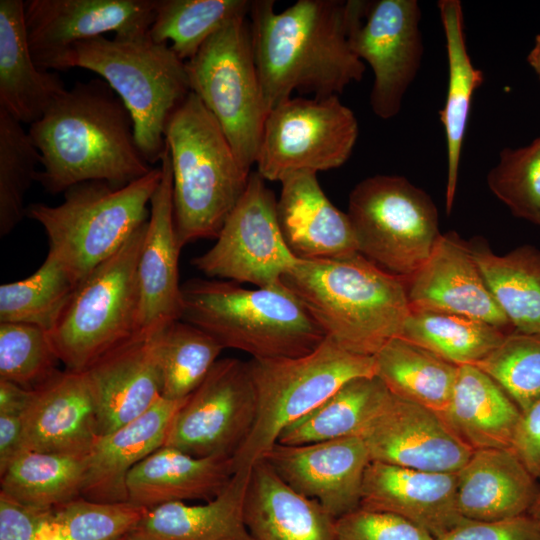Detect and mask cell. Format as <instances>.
Instances as JSON below:
<instances>
[{"label": "cell", "instance_id": "obj_48", "mask_svg": "<svg viewBox=\"0 0 540 540\" xmlns=\"http://www.w3.org/2000/svg\"><path fill=\"white\" fill-rule=\"evenodd\" d=\"M437 540H540V524L529 514L504 520H466Z\"/></svg>", "mask_w": 540, "mask_h": 540}, {"label": "cell", "instance_id": "obj_23", "mask_svg": "<svg viewBox=\"0 0 540 540\" xmlns=\"http://www.w3.org/2000/svg\"><path fill=\"white\" fill-rule=\"evenodd\" d=\"M99 436L95 405L83 372L59 370L33 389L20 452L87 456Z\"/></svg>", "mask_w": 540, "mask_h": 540}, {"label": "cell", "instance_id": "obj_26", "mask_svg": "<svg viewBox=\"0 0 540 540\" xmlns=\"http://www.w3.org/2000/svg\"><path fill=\"white\" fill-rule=\"evenodd\" d=\"M456 473L457 508L469 521L528 514L540 493L537 480L511 448L474 450Z\"/></svg>", "mask_w": 540, "mask_h": 540}, {"label": "cell", "instance_id": "obj_17", "mask_svg": "<svg viewBox=\"0 0 540 540\" xmlns=\"http://www.w3.org/2000/svg\"><path fill=\"white\" fill-rule=\"evenodd\" d=\"M359 436L371 461L427 472L455 473L474 451L437 412L392 394Z\"/></svg>", "mask_w": 540, "mask_h": 540}, {"label": "cell", "instance_id": "obj_40", "mask_svg": "<svg viewBox=\"0 0 540 540\" xmlns=\"http://www.w3.org/2000/svg\"><path fill=\"white\" fill-rule=\"evenodd\" d=\"M147 510L131 502L101 503L80 496L40 511L37 540H120Z\"/></svg>", "mask_w": 540, "mask_h": 540}, {"label": "cell", "instance_id": "obj_28", "mask_svg": "<svg viewBox=\"0 0 540 540\" xmlns=\"http://www.w3.org/2000/svg\"><path fill=\"white\" fill-rule=\"evenodd\" d=\"M235 472L233 457H195L162 446L129 472L128 502L147 509L185 500H211Z\"/></svg>", "mask_w": 540, "mask_h": 540}, {"label": "cell", "instance_id": "obj_10", "mask_svg": "<svg viewBox=\"0 0 540 540\" xmlns=\"http://www.w3.org/2000/svg\"><path fill=\"white\" fill-rule=\"evenodd\" d=\"M199 97L249 170L255 164L269 110L253 54L248 16L233 19L186 62Z\"/></svg>", "mask_w": 540, "mask_h": 540}, {"label": "cell", "instance_id": "obj_45", "mask_svg": "<svg viewBox=\"0 0 540 540\" xmlns=\"http://www.w3.org/2000/svg\"><path fill=\"white\" fill-rule=\"evenodd\" d=\"M487 184L514 216L540 225V137L525 147L503 149Z\"/></svg>", "mask_w": 540, "mask_h": 540}, {"label": "cell", "instance_id": "obj_6", "mask_svg": "<svg viewBox=\"0 0 540 540\" xmlns=\"http://www.w3.org/2000/svg\"><path fill=\"white\" fill-rule=\"evenodd\" d=\"M161 177V167H154L123 187L103 181L83 182L67 189L58 205H28L26 217L43 227L48 254L78 285L148 221Z\"/></svg>", "mask_w": 540, "mask_h": 540}, {"label": "cell", "instance_id": "obj_22", "mask_svg": "<svg viewBox=\"0 0 540 540\" xmlns=\"http://www.w3.org/2000/svg\"><path fill=\"white\" fill-rule=\"evenodd\" d=\"M456 488V472H427L371 461L359 507L398 515L437 540L466 521L457 508Z\"/></svg>", "mask_w": 540, "mask_h": 540}, {"label": "cell", "instance_id": "obj_50", "mask_svg": "<svg viewBox=\"0 0 540 540\" xmlns=\"http://www.w3.org/2000/svg\"><path fill=\"white\" fill-rule=\"evenodd\" d=\"M39 513L0 494V540H37Z\"/></svg>", "mask_w": 540, "mask_h": 540}, {"label": "cell", "instance_id": "obj_31", "mask_svg": "<svg viewBox=\"0 0 540 540\" xmlns=\"http://www.w3.org/2000/svg\"><path fill=\"white\" fill-rule=\"evenodd\" d=\"M473 450L511 448L522 412L506 392L474 365L458 367L451 396L438 413Z\"/></svg>", "mask_w": 540, "mask_h": 540}, {"label": "cell", "instance_id": "obj_30", "mask_svg": "<svg viewBox=\"0 0 540 540\" xmlns=\"http://www.w3.org/2000/svg\"><path fill=\"white\" fill-rule=\"evenodd\" d=\"M251 470H235L225 488L204 504L177 501L148 509L129 537L132 540H251L244 520Z\"/></svg>", "mask_w": 540, "mask_h": 540}, {"label": "cell", "instance_id": "obj_20", "mask_svg": "<svg viewBox=\"0 0 540 540\" xmlns=\"http://www.w3.org/2000/svg\"><path fill=\"white\" fill-rule=\"evenodd\" d=\"M162 177L152 196L150 215L137 264L138 332L166 327L181 320L178 243L173 209V184L168 148L160 160Z\"/></svg>", "mask_w": 540, "mask_h": 540}, {"label": "cell", "instance_id": "obj_27", "mask_svg": "<svg viewBox=\"0 0 540 540\" xmlns=\"http://www.w3.org/2000/svg\"><path fill=\"white\" fill-rule=\"evenodd\" d=\"M244 520L251 540H336V519L293 490L265 459L252 466Z\"/></svg>", "mask_w": 540, "mask_h": 540}, {"label": "cell", "instance_id": "obj_39", "mask_svg": "<svg viewBox=\"0 0 540 540\" xmlns=\"http://www.w3.org/2000/svg\"><path fill=\"white\" fill-rule=\"evenodd\" d=\"M224 347L199 327L175 320L158 337L162 397L186 399L203 382Z\"/></svg>", "mask_w": 540, "mask_h": 540}, {"label": "cell", "instance_id": "obj_21", "mask_svg": "<svg viewBox=\"0 0 540 540\" xmlns=\"http://www.w3.org/2000/svg\"><path fill=\"white\" fill-rule=\"evenodd\" d=\"M404 279L411 309L464 315L502 330L511 326L456 233L440 234L426 262Z\"/></svg>", "mask_w": 540, "mask_h": 540}, {"label": "cell", "instance_id": "obj_16", "mask_svg": "<svg viewBox=\"0 0 540 540\" xmlns=\"http://www.w3.org/2000/svg\"><path fill=\"white\" fill-rule=\"evenodd\" d=\"M155 0H27L24 19L36 65L66 70L73 47L114 33L133 37L149 33Z\"/></svg>", "mask_w": 540, "mask_h": 540}, {"label": "cell", "instance_id": "obj_9", "mask_svg": "<svg viewBox=\"0 0 540 540\" xmlns=\"http://www.w3.org/2000/svg\"><path fill=\"white\" fill-rule=\"evenodd\" d=\"M147 222L77 285L47 332L66 370L85 371L138 332L137 264Z\"/></svg>", "mask_w": 540, "mask_h": 540}, {"label": "cell", "instance_id": "obj_46", "mask_svg": "<svg viewBox=\"0 0 540 540\" xmlns=\"http://www.w3.org/2000/svg\"><path fill=\"white\" fill-rule=\"evenodd\" d=\"M335 530L336 540H435L398 515L360 507L337 518Z\"/></svg>", "mask_w": 540, "mask_h": 540}, {"label": "cell", "instance_id": "obj_51", "mask_svg": "<svg viewBox=\"0 0 540 540\" xmlns=\"http://www.w3.org/2000/svg\"><path fill=\"white\" fill-rule=\"evenodd\" d=\"M527 62L540 78V34L535 37L534 46L527 56Z\"/></svg>", "mask_w": 540, "mask_h": 540}, {"label": "cell", "instance_id": "obj_11", "mask_svg": "<svg viewBox=\"0 0 540 540\" xmlns=\"http://www.w3.org/2000/svg\"><path fill=\"white\" fill-rule=\"evenodd\" d=\"M347 214L358 252L404 278L426 262L440 236L434 202L402 176L360 181L349 195Z\"/></svg>", "mask_w": 540, "mask_h": 540}, {"label": "cell", "instance_id": "obj_19", "mask_svg": "<svg viewBox=\"0 0 540 540\" xmlns=\"http://www.w3.org/2000/svg\"><path fill=\"white\" fill-rule=\"evenodd\" d=\"M162 329L137 332L83 371L100 435L129 423L162 398L157 355Z\"/></svg>", "mask_w": 540, "mask_h": 540}, {"label": "cell", "instance_id": "obj_1", "mask_svg": "<svg viewBox=\"0 0 540 540\" xmlns=\"http://www.w3.org/2000/svg\"><path fill=\"white\" fill-rule=\"evenodd\" d=\"M356 0H298L276 12L253 0L248 15L255 63L270 111L293 92L339 96L363 78L365 63L350 44Z\"/></svg>", "mask_w": 540, "mask_h": 540}, {"label": "cell", "instance_id": "obj_41", "mask_svg": "<svg viewBox=\"0 0 540 540\" xmlns=\"http://www.w3.org/2000/svg\"><path fill=\"white\" fill-rule=\"evenodd\" d=\"M77 284L50 254L25 279L0 286V323H23L50 331Z\"/></svg>", "mask_w": 540, "mask_h": 540}, {"label": "cell", "instance_id": "obj_3", "mask_svg": "<svg viewBox=\"0 0 540 540\" xmlns=\"http://www.w3.org/2000/svg\"><path fill=\"white\" fill-rule=\"evenodd\" d=\"M281 282L341 348L374 356L402 334L411 308L405 279L359 252L301 260Z\"/></svg>", "mask_w": 540, "mask_h": 540}, {"label": "cell", "instance_id": "obj_24", "mask_svg": "<svg viewBox=\"0 0 540 540\" xmlns=\"http://www.w3.org/2000/svg\"><path fill=\"white\" fill-rule=\"evenodd\" d=\"M276 200L280 229L290 251L301 260L329 259L358 252L347 213L322 190L317 173L303 171L281 180Z\"/></svg>", "mask_w": 540, "mask_h": 540}, {"label": "cell", "instance_id": "obj_2", "mask_svg": "<svg viewBox=\"0 0 540 540\" xmlns=\"http://www.w3.org/2000/svg\"><path fill=\"white\" fill-rule=\"evenodd\" d=\"M28 132L40 153L36 181L53 194L88 181L123 187L154 168L137 145L129 111L101 78L77 81Z\"/></svg>", "mask_w": 540, "mask_h": 540}, {"label": "cell", "instance_id": "obj_34", "mask_svg": "<svg viewBox=\"0 0 540 540\" xmlns=\"http://www.w3.org/2000/svg\"><path fill=\"white\" fill-rule=\"evenodd\" d=\"M375 376L389 392L437 413L447 405L458 367L399 336L374 356Z\"/></svg>", "mask_w": 540, "mask_h": 540}, {"label": "cell", "instance_id": "obj_8", "mask_svg": "<svg viewBox=\"0 0 540 540\" xmlns=\"http://www.w3.org/2000/svg\"><path fill=\"white\" fill-rule=\"evenodd\" d=\"M257 393V415L235 453L234 469H249L277 443L282 431L348 381L375 376L373 356L349 352L326 337L313 351L294 358L248 361Z\"/></svg>", "mask_w": 540, "mask_h": 540}, {"label": "cell", "instance_id": "obj_7", "mask_svg": "<svg viewBox=\"0 0 540 540\" xmlns=\"http://www.w3.org/2000/svg\"><path fill=\"white\" fill-rule=\"evenodd\" d=\"M74 67L94 72L112 88L132 117L144 158L160 163L166 124L191 92L186 62L147 33L82 41L67 60L66 69Z\"/></svg>", "mask_w": 540, "mask_h": 540}, {"label": "cell", "instance_id": "obj_4", "mask_svg": "<svg viewBox=\"0 0 540 540\" xmlns=\"http://www.w3.org/2000/svg\"><path fill=\"white\" fill-rule=\"evenodd\" d=\"M164 138L180 247L216 239L252 171L238 159L216 119L193 92L171 114Z\"/></svg>", "mask_w": 540, "mask_h": 540}, {"label": "cell", "instance_id": "obj_33", "mask_svg": "<svg viewBox=\"0 0 540 540\" xmlns=\"http://www.w3.org/2000/svg\"><path fill=\"white\" fill-rule=\"evenodd\" d=\"M467 246L515 331L540 334V250L523 245L505 255H496L479 239Z\"/></svg>", "mask_w": 540, "mask_h": 540}, {"label": "cell", "instance_id": "obj_43", "mask_svg": "<svg viewBox=\"0 0 540 540\" xmlns=\"http://www.w3.org/2000/svg\"><path fill=\"white\" fill-rule=\"evenodd\" d=\"M474 366L490 376L521 412L540 399V334L508 333Z\"/></svg>", "mask_w": 540, "mask_h": 540}, {"label": "cell", "instance_id": "obj_47", "mask_svg": "<svg viewBox=\"0 0 540 540\" xmlns=\"http://www.w3.org/2000/svg\"><path fill=\"white\" fill-rule=\"evenodd\" d=\"M33 390L0 380V472L20 452L27 408Z\"/></svg>", "mask_w": 540, "mask_h": 540}, {"label": "cell", "instance_id": "obj_53", "mask_svg": "<svg viewBox=\"0 0 540 540\" xmlns=\"http://www.w3.org/2000/svg\"><path fill=\"white\" fill-rule=\"evenodd\" d=\"M120 540H132L129 535H125L124 537H122Z\"/></svg>", "mask_w": 540, "mask_h": 540}, {"label": "cell", "instance_id": "obj_49", "mask_svg": "<svg viewBox=\"0 0 540 540\" xmlns=\"http://www.w3.org/2000/svg\"><path fill=\"white\" fill-rule=\"evenodd\" d=\"M511 449L537 482H540V399L522 412Z\"/></svg>", "mask_w": 540, "mask_h": 540}, {"label": "cell", "instance_id": "obj_15", "mask_svg": "<svg viewBox=\"0 0 540 540\" xmlns=\"http://www.w3.org/2000/svg\"><path fill=\"white\" fill-rule=\"evenodd\" d=\"M420 18L416 0H356L350 44L373 71L370 105L381 119L398 114L419 70L423 55Z\"/></svg>", "mask_w": 540, "mask_h": 540}, {"label": "cell", "instance_id": "obj_12", "mask_svg": "<svg viewBox=\"0 0 540 540\" xmlns=\"http://www.w3.org/2000/svg\"><path fill=\"white\" fill-rule=\"evenodd\" d=\"M358 134L357 118L339 96L291 97L266 117L256 171L264 180L281 182L297 172L338 168L351 156Z\"/></svg>", "mask_w": 540, "mask_h": 540}, {"label": "cell", "instance_id": "obj_37", "mask_svg": "<svg viewBox=\"0 0 540 540\" xmlns=\"http://www.w3.org/2000/svg\"><path fill=\"white\" fill-rule=\"evenodd\" d=\"M507 333L464 315L411 309L401 337L456 365H476Z\"/></svg>", "mask_w": 540, "mask_h": 540}, {"label": "cell", "instance_id": "obj_32", "mask_svg": "<svg viewBox=\"0 0 540 540\" xmlns=\"http://www.w3.org/2000/svg\"><path fill=\"white\" fill-rule=\"evenodd\" d=\"M439 14L446 41L448 86L445 104L439 111L447 147V182L445 207L449 214L455 199L462 147L475 90L484 75L468 54L464 18L459 0H440Z\"/></svg>", "mask_w": 540, "mask_h": 540}, {"label": "cell", "instance_id": "obj_29", "mask_svg": "<svg viewBox=\"0 0 540 540\" xmlns=\"http://www.w3.org/2000/svg\"><path fill=\"white\" fill-rule=\"evenodd\" d=\"M24 5L22 0H0V109L30 126L67 89L56 72L36 65Z\"/></svg>", "mask_w": 540, "mask_h": 540}, {"label": "cell", "instance_id": "obj_44", "mask_svg": "<svg viewBox=\"0 0 540 540\" xmlns=\"http://www.w3.org/2000/svg\"><path fill=\"white\" fill-rule=\"evenodd\" d=\"M47 331L23 323H0V380L33 390L59 370Z\"/></svg>", "mask_w": 540, "mask_h": 540}, {"label": "cell", "instance_id": "obj_36", "mask_svg": "<svg viewBox=\"0 0 540 540\" xmlns=\"http://www.w3.org/2000/svg\"><path fill=\"white\" fill-rule=\"evenodd\" d=\"M390 394L376 376L352 379L315 409L287 426L277 443L304 445L359 436Z\"/></svg>", "mask_w": 540, "mask_h": 540}, {"label": "cell", "instance_id": "obj_18", "mask_svg": "<svg viewBox=\"0 0 540 540\" xmlns=\"http://www.w3.org/2000/svg\"><path fill=\"white\" fill-rule=\"evenodd\" d=\"M263 459L293 490L319 502L335 519L359 508L371 462L360 436L304 445L276 443Z\"/></svg>", "mask_w": 540, "mask_h": 540}, {"label": "cell", "instance_id": "obj_35", "mask_svg": "<svg viewBox=\"0 0 540 540\" xmlns=\"http://www.w3.org/2000/svg\"><path fill=\"white\" fill-rule=\"evenodd\" d=\"M87 456L21 451L0 472V494L45 511L81 496Z\"/></svg>", "mask_w": 540, "mask_h": 540}, {"label": "cell", "instance_id": "obj_38", "mask_svg": "<svg viewBox=\"0 0 540 540\" xmlns=\"http://www.w3.org/2000/svg\"><path fill=\"white\" fill-rule=\"evenodd\" d=\"M249 0H155L151 39L168 44L184 62L233 19L249 15Z\"/></svg>", "mask_w": 540, "mask_h": 540}, {"label": "cell", "instance_id": "obj_52", "mask_svg": "<svg viewBox=\"0 0 540 540\" xmlns=\"http://www.w3.org/2000/svg\"><path fill=\"white\" fill-rule=\"evenodd\" d=\"M528 514L540 524V493Z\"/></svg>", "mask_w": 540, "mask_h": 540}, {"label": "cell", "instance_id": "obj_42", "mask_svg": "<svg viewBox=\"0 0 540 540\" xmlns=\"http://www.w3.org/2000/svg\"><path fill=\"white\" fill-rule=\"evenodd\" d=\"M40 153L23 124L0 109V236L26 216L24 199L36 181Z\"/></svg>", "mask_w": 540, "mask_h": 540}, {"label": "cell", "instance_id": "obj_13", "mask_svg": "<svg viewBox=\"0 0 540 540\" xmlns=\"http://www.w3.org/2000/svg\"><path fill=\"white\" fill-rule=\"evenodd\" d=\"M274 193L252 171L245 192L224 222L215 244L192 259L208 277L268 287L281 282L300 261L288 248Z\"/></svg>", "mask_w": 540, "mask_h": 540}, {"label": "cell", "instance_id": "obj_14", "mask_svg": "<svg viewBox=\"0 0 540 540\" xmlns=\"http://www.w3.org/2000/svg\"><path fill=\"white\" fill-rule=\"evenodd\" d=\"M256 415L257 393L248 362L218 359L177 411L165 446L195 457H234Z\"/></svg>", "mask_w": 540, "mask_h": 540}, {"label": "cell", "instance_id": "obj_5", "mask_svg": "<svg viewBox=\"0 0 540 540\" xmlns=\"http://www.w3.org/2000/svg\"><path fill=\"white\" fill-rule=\"evenodd\" d=\"M181 320L224 348L255 359L294 358L316 349L324 331L282 282L246 289L233 281L191 279L182 287Z\"/></svg>", "mask_w": 540, "mask_h": 540}, {"label": "cell", "instance_id": "obj_25", "mask_svg": "<svg viewBox=\"0 0 540 540\" xmlns=\"http://www.w3.org/2000/svg\"><path fill=\"white\" fill-rule=\"evenodd\" d=\"M186 399L162 397L139 417L100 435L87 455L81 496L101 503L128 502L130 470L165 445L173 419Z\"/></svg>", "mask_w": 540, "mask_h": 540}]
</instances>
